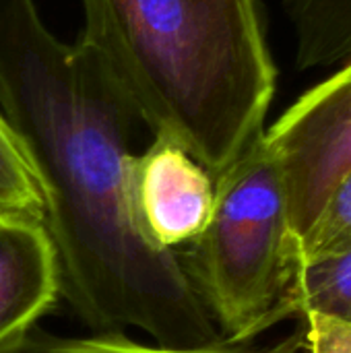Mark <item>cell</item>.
<instances>
[{
  "label": "cell",
  "mask_w": 351,
  "mask_h": 353,
  "mask_svg": "<svg viewBox=\"0 0 351 353\" xmlns=\"http://www.w3.org/2000/svg\"><path fill=\"white\" fill-rule=\"evenodd\" d=\"M0 112L43 194L60 294L91 335L134 329L163 347L221 341L180 254L139 223L134 103L89 48L52 35L33 0H0Z\"/></svg>",
  "instance_id": "1"
},
{
  "label": "cell",
  "mask_w": 351,
  "mask_h": 353,
  "mask_svg": "<svg viewBox=\"0 0 351 353\" xmlns=\"http://www.w3.org/2000/svg\"><path fill=\"white\" fill-rule=\"evenodd\" d=\"M79 43L112 72L153 134L213 182L265 132L277 70L257 0H81Z\"/></svg>",
  "instance_id": "2"
},
{
  "label": "cell",
  "mask_w": 351,
  "mask_h": 353,
  "mask_svg": "<svg viewBox=\"0 0 351 353\" xmlns=\"http://www.w3.org/2000/svg\"><path fill=\"white\" fill-rule=\"evenodd\" d=\"M178 254L223 343L244 345L296 316L300 240L265 132L215 180L211 217Z\"/></svg>",
  "instance_id": "3"
},
{
  "label": "cell",
  "mask_w": 351,
  "mask_h": 353,
  "mask_svg": "<svg viewBox=\"0 0 351 353\" xmlns=\"http://www.w3.org/2000/svg\"><path fill=\"white\" fill-rule=\"evenodd\" d=\"M265 141L275 153L298 240L351 170V58L290 105Z\"/></svg>",
  "instance_id": "4"
},
{
  "label": "cell",
  "mask_w": 351,
  "mask_h": 353,
  "mask_svg": "<svg viewBox=\"0 0 351 353\" xmlns=\"http://www.w3.org/2000/svg\"><path fill=\"white\" fill-rule=\"evenodd\" d=\"M215 199L207 170L178 143L153 134L132 161V201L145 236L159 248L180 252L205 230Z\"/></svg>",
  "instance_id": "5"
},
{
  "label": "cell",
  "mask_w": 351,
  "mask_h": 353,
  "mask_svg": "<svg viewBox=\"0 0 351 353\" xmlns=\"http://www.w3.org/2000/svg\"><path fill=\"white\" fill-rule=\"evenodd\" d=\"M60 294V269L41 223L0 219V347L35 327Z\"/></svg>",
  "instance_id": "6"
},
{
  "label": "cell",
  "mask_w": 351,
  "mask_h": 353,
  "mask_svg": "<svg viewBox=\"0 0 351 353\" xmlns=\"http://www.w3.org/2000/svg\"><path fill=\"white\" fill-rule=\"evenodd\" d=\"M300 70L331 68L351 58V0H285Z\"/></svg>",
  "instance_id": "7"
},
{
  "label": "cell",
  "mask_w": 351,
  "mask_h": 353,
  "mask_svg": "<svg viewBox=\"0 0 351 353\" xmlns=\"http://www.w3.org/2000/svg\"><path fill=\"white\" fill-rule=\"evenodd\" d=\"M0 353H265L244 345H230L223 341L203 347H163L157 343H141L120 335H87L60 337L41 329H29L17 339L4 343Z\"/></svg>",
  "instance_id": "8"
},
{
  "label": "cell",
  "mask_w": 351,
  "mask_h": 353,
  "mask_svg": "<svg viewBox=\"0 0 351 353\" xmlns=\"http://www.w3.org/2000/svg\"><path fill=\"white\" fill-rule=\"evenodd\" d=\"M46 205L35 172L0 112V219L43 225Z\"/></svg>",
  "instance_id": "9"
},
{
  "label": "cell",
  "mask_w": 351,
  "mask_h": 353,
  "mask_svg": "<svg viewBox=\"0 0 351 353\" xmlns=\"http://www.w3.org/2000/svg\"><path fill=\"white\" fill-rule=\"evenodd\" d=\"M294 308L296 316L323 312L351 321V248L317 263L300 265Z\"/></svg>",
  "instance_id": "10"
},
{
  "label": "cell",
  "mask_w": 351,
  "mask_h": 353,
  "mask_svg": "<svg viewBox=\"0 0 351 353\" xmlns=\"http://www.w3.org/2000/svg\"><path fill=\"white\" fill-rule=\"evenodd\" d=\"M351 248V170L335 186L312 228L300 240V265Z\"/></svg>",
  "instance_id": "11"
},
{
  "label": "cell",
  "mask_w": 351,
  "mask_h": 353,
  "mask_svg": "<svg viewBox=\"0 0 351 353\" xmlns=\"http://www.w3.org/2000/svg\"><path fill=\"white\" fill-rule=\"evenodd\" d=\"M300 319L304 353H351V321L323 312H304Z\"/></svg>",
  "instance_id": "12"
}]
</instances>
